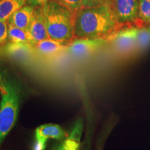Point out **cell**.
<instances>
[{"label":"cell","mask_w":150,"mask_h":150,"mask_svg":"<svg viewBox=\"0 0 150 150\" xmlns=\"http://www.w3.org/2000/svg\"><path fill=\"white\" fill-rule=\"evenodd\" d=\"M125 27L118 22L110 4L83 8L75 15L74 39L107 38Z\"/></svg>","instance_id":"6da1fadb"},{"label":"cell","mask_w":150,"mask_h":150,"mask_svg":"<svg viewBox=\"0 0 150 150\" xmlns=\"http://www.w3.org/2000/svg\"><path fill=\"white\" fill-rule=\"evenodd\" d=\"M42 8L49 38L68 45L74 40L76 13L55 0L49 1Z\"/></svg>","instance_id":"7a4b0ae2"},{"label":"cell","mask_w":150,"mask_h":150,"mask_svg":"<svg viewBox=\"0 0 150 150\" xmlns=\"http://www.w3.org/2000/svg\"><path fill=\"white\" fill-rule=\"evenodd\" d=\"M6 91L0 104V145L16 123L19 108V95L16 87L4 79Z\"/></svg>","instance_id":"3957f363"},{"label":"cell","mask_w":150,"mask_h":150,"mask_svg":"<svg viewBox=\"0 0 150 150\" xmlns=\"http://www.w3.org/2000/svg\"><path fill=\"white\" fill-rule=\"evenodd\" d=\"M137 27L125 26L113 35L108 44L112 50L120 56H128L137 52Z\"/></svg>","instance_id":"277c9868"},{"label":"cell","mask_w":150,"mask_h":150,"mask_svg":"<svg viewBox=\"0 0 150 150\" xmlns=\"http://www.w3.org/2000/svg\"><path fill=\"white\" fill-rule=\"evenodd\" d=\"M111 37L102 39H74L67 45L66 52L74 59L83 61L108 44Z\"/></svg>","instance_id":"5b68a950"},{"label":"cell","mask_w":150,"mask_h":150,"mask_svg":"<svg viewBox=\"0 0 150 150\" xmlns=\"http://www.w3.org/2000/svg\"><path fill=\"white\" fill-rule=\"evenodd\" d=\"M110 5L120 24L136 27L141 25L138 19L139 0H112Z\"/></svg>","instance_id":"8992f818"},{"label":"cell","mask_w":150,"mask_h":150,"mask_svg":"<svg viewBox=\"0 0 150 150\" xmlns=\"http://www.w3.org/2000/svg\"><path fill=\"white\" fill-rule=\"evenodd\" d=\"M4 50L10 59L24 65L30 64L36 55L32 45L27 43L8 42L5 45Z\"/></svg>","instance_id":"52a82bcc"},{"label":"cell","mask_w":150,"mask_h":150,"mask_svg":"<svg viewBox=\"0 0 150 150\" xmlns=\"http://www.w3.org/2000/svg\"><path fill=\"white\" fill-rule=\"evenodd\" d=\"M66 136V132L59 125L54 124L41 125L35 130V142L32 150H45L48 139L62 140Z\"/></svg>","instance_id":"ba28073f"},{"label":"cell","mask_w":150,"mask_h":150,"mask_svg":"<svg viewBox=\"0 0 150 150\" xmlns=\"http://www.w3.org/2000/svg\"><path fill=\"white\" fill-rule=\"evenodd\" d=\"M27 31L35 44L40 41L50 39L47 31L42 6L35 8Z\"/></svg>","instance_id":"9c48e42d"},{"label":"cell","mask_w":150,"mask_h":150,"mask_svg":"<svg viewBox=\"0 0 150 150\" xmlns=\"http://www.w3.org/2000/svg\"><path fill=\"white\" fill-rule=\"evenodd\" d=\"M33 47L37 55L48 59H53L63 52H66L67 45L51 39H47L36 42Z\"/></svg>","instance_id":"30bf717a"},{"label":"cell","mask_w":150,"mask_h":150,"mask_svg":"<svg viewBox=\"0 0 150 150\" xmlns=\"http://www.w3.org/2000/svg\"><path fill=\"white\" fill-rule=\"evenodd\" d=\"M35 7L26 4L18 11L11 15L8 19V24L27 31L31 23Z\"/></svg>","instance_id":"8fae6325"},{"label":"cell","mask_w":150,"mask_h":150,"mask_svg":"<svg viewBox=\"0 0 150 150\" xmlns=\"http://www.w3.org/2000/svg\"><path fill=\"white\" fill-rule=\"evenodd\" d=\"M27 4V0H0V20L7 22L11 15Z\"/></svg>","instance_id":"7c38bea8"},{"label":"cell","mask_w":150,"mask_h":150,"mask_svg":"<svg viewBox=\"0 0 150 150\" xmlns=\"http://www.w3.org/2000/svg\"><path fill=\"white\" fill-rule=\"evenodd\" d=\"M8 42L35 45L27 31L8 24Z\"/></svg>","instance_id":"4fadbf2b"},{"label":"cell","mask_w":150,"mask_h":150,"mask_svg":"<svg viewBox=\"0 0 150 150\" xmlns=\"http://www.w3.org/2000/svg\"><path fill=\"white\" fill-rule=\"evenodd\" d=\"M137 52H143L150 47V25L137 27Z\"/></svg>","instance_id":"5bb4252c"},{"label":"cell","mask_w":150,"mask_h":150,"mask_svg":"<svg viewBox=\"0 0 150 150\" xmlns=\"http://www.w3.org/2000/svg\"><path fill=\"white\" fill-rule=\"evenodd\" d=\"M138 19L141 24L150 25V0H139Z\"/></svg>","instance_id":"9a60e30c"},{"label":"cell","mask_w":150,"mask_h":150,"mask_svg":"<svg viewBox=\"0 0 150 150\" xmlns=\"http://www.w3.org/2000/svg\"><path fill=\"white\" fill-rule=\"evenodd\" d=\"M67 8L76 13L82 8V0H55Z\"/></svg>","instance_id":"2e32d148"},{"label":"cell","mask_w":150,"mask_h":150,"mask_svg":"<svg viewBox=\"0 0 150 150\" xmlns=\"http://www.w3.org/2000/svg\"><path fill=\"white\" fill-rule=\"evenodd\" d=\"M112 0H82V8H93L111 3Z\"/></svg>","instance_id":"e0dca14e"},{"label":"cell","mask_w":150,"mask_h":150,"mask_svg":"<svg viewBox=\"0 0 150 150\" xmlns=\"http://www.w3.org/2000/svg\"><path fill=\"white\" fill-rule=\"evenodd\" d=\"M8 42V22L0 20V46Z\"/></svg>","instance_id":"ac0fdd59"},{"label":"cell","mask_w":150,"mask_h":150,"mask_svg":"<svg viewBox=\"0 0 150 150\" xmlns=\"http://www.w3.org/2000/svg\"><path fill=\"white\" fill-rule=\"evenodd\" d=\"M49 1L50 0H27V4L36 8V7L42 6Z\"/></svg>","instance_id":"d6986e66"},{"label":"cell","mask_w":150,"mask_h":150,"mask_svg":"<svg viewBox=\"0 0 150 150\" xmlns=\"http://www.w3.org/2000/svg\"><path fill=\"white\" fill-rule=\"evenodd\" d=\"M6 91V86L4 83V79L1 76V73H0V92L1 93H4Z\"/></svg>","instance_id":"ffe728a7"},{"label":"cell","mask_w":150,"mask_h":150,"mask_svg":"<svg viewBox=\"0 0 150 150\" xmlns=\"http://www.w3.org/2000/svg\"><path fill=\"white\" fill-rule=\"evenodd\" d=\"M56 150H67L66 145H65V140L63 142H62V143L61 144V145H60L59 147L57 148V149H56Z\"/></svg>","instance_id":"44dd1931"}]
</instances>
